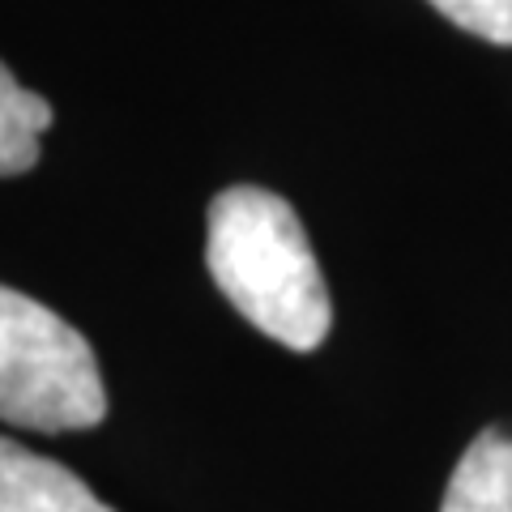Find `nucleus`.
Segmentation results:
<instances>
[{
  "label": "nucleus",
  "instance_id": "obj_5",
  "mask_svg": "<svg viewBox=\"0 0 512 512\" xmlns=\"http://www.w3.org/2000/svg\"><path fill=\"white\" fill-rule=\"evenodd\" d=\"M43 128H52V103L22 90L0 64V175H22L39 163Z\"/></svg>",
  "mask_w": 512,
  "mask_h": 512
},
{
  "label": "nucleus",
  "instance_id": "obj_6",
  "mask_svg": "<svg viewBox=\"0 0 512 512\" xmlns=\"http://www.w3.org/2000/svg\"><path fill=\"white\" fill-rule=\"evenodd\" d=\"M431 5L466 35L512 47V0H431Z\"/></svg>",
  "mask_w": 512,
  "mask_h": 512
},
{
  "label": "nucleus",
  "instance_id": "obj_3",
  "mask_svg": "<svg viewBox=\"0 0 512 512\" xmlns=\"http://www.w3.org/2000/svg\"><path fill=\"white\" fill-rule=\"evenodd\" d=\"M0 512H111L73 470L0 436Z\"/></svg>",
  "mask_w": 512,
  "mask_h": 512
},
{
  "label": "nucleus",
  "instance_id": "obj_4",
  "mask_svg": "<svg viewBox=\"0 0 512 512\" xmlns=\"http://www.w3.org/2000/svg\"><path fill=\"white\" fill-rule=\"evenodd\" d=\"M440 512H512V427H487L461 453Z\"/></svg>",
  "mask_w": 512,
  "mask_h": 512
},
{
  "label": "nucleus",
  "instance_id": "obj_2",
  "mask_svg": "<svg viewBox=\"0 0 512 512\" xmlns=\"http://www.w3.org/2000/svg\"><path fill=\"white\" fill-rule=\"evenodd\" d=\"M107 389L90 342L69 320L0 286V419L26 431H86L103 423Z\"/></svg>",
  "mask_w": 512,
  "mask_h": 512
},
{
  "label": "nucleus",
  "instance_id": "obj_1",
  "mask_svg": "<svg viewBox=\"0 0 512 512\" xmlns=\"http://www.w3.org/2000/svg\"><path fill=\"white\" fill-rule=\"evenodd\" d=\"M205 265L231 308L291 350L329 338L333 303L299 214L278 192L235 184L210 201Z\"/></svg>",
  "mask_w": 512,
  "mask_h": 512
}]
</instances>
